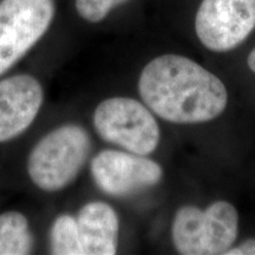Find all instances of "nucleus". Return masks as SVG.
I'll list each match as a JSON object with an SVG mask.
<instances>
[{
    "label": "nucleus",
    "mask_w": 255,
    "mask_h": 255,
    "mask_svg": "<svg viewBox=\"0 0 255 255\" xmlns=\"http://www.w3.org/2000/svg\"><path fill=\"white\" fill-rule=\"evenodd\" d=\"M247 64H248V68H250L252 71L255 73V47L253 50H252L250 56H248Z\"/></svg>",
    "instance_id": "nucleus-14"
},
{
    "label": "nucleus",
    "mask_w": 255,
    "mask_h": 255,
    "mask_svg": "<svg viewBox=\"0 0 255 255\" xmlns=\"http://www.w3.org/2000/svg\"><path fill=\"white\" fill-rule=\"evenodd\" d=\"M239 216L226 201L212 203L205 210L183 206L171 227L174 246L183 255L225 254L238 237Z\"/></svg>",
    "instance_id": "nucleus-3"
},
{
    "label": "nucleus",
    "mask_w": 255,
    "mask_h": 255,
    "mask_svg": "<svg viewBox=\"0 0 255 255\" xmlns=\"http://www.w3.org/2000/svg\"><path fill=\"white\" fill-rule=\"evenodd\" d=\"M33 247L28 221L21 213L0 215V255H26Z\"/></svg>",
    "instance_id": "nucleus-10"
},
{
    "label": "nucleus",
    "mask_w": 255,
    "mask_h": 255,
    "mask_svg": "<svg viewBox=\"0 0 255 255\" xmlns=\"http://www.w3.org/2000/svg\"><path fill=\"white\" fill-rule=\"evenodd\" d=\"M129 0H76L78 14L89 23H100L114 8Z\"/></svg>",
    "instance_id": "nucleus-12"
},
{
    "label": "nucleus",
    "mask_w": 255,
    "mask_h": 255,
    "mask_svg": "<svg viewBox=\"0 0 255 255\" xmlns=\"http://www.w3.org/2000/svg\"><path fill=\"white\" fill-rule=\"evenodd\" d=\"M51 253L55 255H83L77 221L73 216L64 214L53 222L50 233Z\"/></svg>",
    "instance_id": "nucleus-11"
},
{
    "label": "nucleus",
    "mask_w": 255,
    "mask_h": 255,
    "mask_svg": "<svg viewBox=\"0 0 255 255\" xmlns=\"http://www.w3.org/2000/svg\"><path fill=\"white\" fill-rule=\"evenodd\" d=\"M83 255H114L119 245L120 221L108 203L96 201L82 207L76 218Z\"/></svg>",
    "instance_id": "nucleus-9"
},
{
    "label": "nucleus",
    "mask_w": 255,
    "mask_h": 255,
    "mask_svg": "<svg viewBox=\"0 0 255 255\" xmlns=\"http://www.w3.org/2000/svg\"><path fill=\"white\" fill-rule=\"evenodd\" d=\"M255 28V0H202L195 17L196 36L207 49L227 52Z\"/></svg>",
    "instance_id": "nucleus-6"
},
{
    "label": "nucleus",
    "mask_w": 255,
    "mask_h": 255,
    "mask_svg": "<svg viewBox=\"0 0 255 255\" xmlns=\"http://www.w3.org/2000/svg\"><path fill=\"white\" fill-rule=\"evenodd\" d=\"M53 0H1L0 76L39 41L55 17Z\"/></svg>",
    "instance_id": "nucleus-5"
},
{
    "label": "nucleus",
    "mask_w": 255,
    "mask_h": 255,
    "mask_svg": "<svg viewBox=\"0 0 255 255\" xmlns=\"http://www.w3.org/2000/svg\"><path fill=\"white\" fill-rule=\"evenodd\" d=\"M91 175L102 191L122 197L154 187L162 180L161 165L142 155L103 150L91 162Z\"/></svg>",
    "instance_id": "nucleus-7"
},
{
    "label": "nucleus",
    "mask_w": 255,
    "mask_h": 255,
    "mask_svg": "<svg viewBox=\"0 0 255 255\" xmlns=\"http://www.w3.org/2000/svg\"><path fill=\"white\" fill-rule=\"evenodd\" d=\"M44 101L40 83L28 75L0 82V143L21 135L33 122Z\"/></svg>",
    "instance_id": "nucleus-8"
},
{
    "label": "nucleus",
    "mask_w": 255,
    "mask_h": 255,
    "mask_svg": "<svg viewBox=\"0 0 255 255\" xmlns=\"http://www.w3.org/2000/svg\"><path fill=\"white\" fill-rule=\"evenodd\" d=\"M225 254L227 255H255V239L242 242L238 247L229 248Z\"/></svg>",
    "instance_id": "nucleus-13"
},
{
    "label": "nucleus",
    "mask_w": 255,
    "mask_h": 255,
    "mask_svg": "<svg viewBox=\"0 0 255 255\" xmlns=\"http://www.w3.org/2000/svg\"><path fill=\"white\" fill-rule=\"evenodd\" d=\"M90 150V136L81 126L57 128L44 136L28 156L32 182L49 193L64 189L81 173Z\"/></svg>",
    "instance_id": "nucleus-2"
},
{
    "label": "nucleus",
    "mask_w": 255,
    "mask_h": 255,
    "mask_svg": "<svg viewBox=\"0 0 255 255\" xmlns=\"http://www.w3.org/2000/svg\"><path fill=\"white\" fill-rule=\"evenodd\" d=\"M138 92L146 107L162 120L177 124L208 122L228 102L227 89L214 73L178 55H163L145 65Z\"/></svg>",
    "instance_id": "nucleus-1"
},
{
    "label": "nucleus",
    "mask_w": 255,
    "mask_h": 255,
    "mask_svg": "<svg viewBox=\"0 0 255 255\" xmlns=\"http://www.w3.org/2000/svg\"><path fill=\"white\" fill-rule=\"evenodd\" d=\"M94 127L104 141L137 155H150L159 142L154 116L132 98L114 97L102 102L95 110Z\"/></svg>",
    "instance_id": "nucleus-4"
}]
</instances>
